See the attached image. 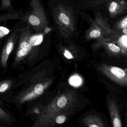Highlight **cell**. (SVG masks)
Returning <instances> with one entry per match:
<instances>
[{
  "label": "cell",
  "instance_id": "obj_14",
  "mask_svg": "<svg viewBox=\"0 0 127 127\" xmlns=\"http://www.w3.org/2000/svg\"><path fill=\"white\" fill-rule=\"evenodd\" d=\"M108 47L110 50L113 53H118L121 51V49L120 47L117 46L113 43L108 44Z\"/></svg>",
  "mask_w": 127,
  "mask_h": 127
},
{
  "label": "cell",
  "instance_id": "obj_21",
  "mask_svg": "<svg viewBox=\"0 0 127 127\" xmlns=\"http://www.w3.org/2000/svg\"><path fill=\"white\" fill-rule=\"evenodd\" d=\"M123 32L125 34V35L127 36V28H123Z\"/></svg>",
  "mask_w": 127,
  "mask_h": 127
},
{
  "label": "cell",
  "instance_id": "obj_6",
  "mask_svg": "<svg viewBox=\"0 0 127 127\" xmlns=\"http://www.w3.org/2000/svg\"><path fill=\"white\" fill-rule=\"evenodd\" d=\"M17 33L14 32L8 38L2 51L0 56V63L3 67H6L9 56L13 50L17 39Z\"/></svg>",
  "mask_w": 127,
  "mask_h": 127
},
{
  "label": "cell",
  "instance_id": "obj_13",
  "mask_svg": "<svg viewBox=\"0 0 127 127\" xmlns=\"http://www.w3.org/2000/svg\"><path fill=\"white\" fill-rule=\"evenodd\" d=\"M119 43L121 47L125 49L127 51V36L126 35L122 36L119 38Z\"/></svg>",
  "mask_w": 127,
  "mask_h": 127
},
{
  "label": "cell",
  "instance_id": "obj_18",
  "mask_svg": "<svg viewBox=\"0 0 127 127\" xmlns=\"http://www.w3.org/2000/svg\"><path fill=\"white\" fill-rule=\"evenodd\" d=\"M10 5V0H2L1 6L3 9L9 7Z\"/></svg>",
  "mask_w": 127,
  "mask_h": 127
},
{
  "label": "cell",
  "instance_id": "obj_19",
  "mask_svg": "<svg viewBox=\"0 0 127 127\" xmlns=\"http://www.w3.org/2000/svg\"><path fill=\"white\" fill-rule=\"evenodd\" d=\"M64 56L66 57L67 59H71L74 58L72 55L71 53L67 50H65L64 53Z\"/></svg>",
  "mask_w": 127,
  "mask_h": 127
},
{
  "label": "cell",
  "instance_id": "obj_12",
  "mask_svg": "<svg viewBox=\"0 0 127 127\" xmlns=\"http://www.w3.org/2000/svg\"><path fill=\"white\" fill-rule=\"evenodd\" d=\"M82 81L81 78L78 76H72L70 79V83L72 85L78 86L81 84Z\"/></svg>",
  "mask_w": 127,
  "mask_h": 127
},
{
  "label": "cell",
  "instance_id": "obj_22",
  "mask_svg": "<svg viewBox=\"0 0 127 127\" xmlns=\"http://www.w3.org/2000/svg\"><path fill=\"white\" fill-rule=\"evenodd\" d=\"M121 3L122 4H124L125 3V2L124 1L122 0L121 1Z\"/></svg>",
  "mask_w": 127,
  "mask_h": 127
},
{
  "label": "cell",
  "instance_id": "obj_11",
  "mask_svg": "<svg viewBox=\"0 0 127 127\" xmlns=\"http://www.w3.org/2000/svg\"><path fill=\"white\" fill-rule=\"evenodd\" d=\"M59 19L62 24L65 26H68L70 25V19L65 13H61L60 14L59 16Z\"/></svg>",
  "mask_w": 127,
  "mask_h": 127
},
{
  "label": "cell",
  "instance_id": "obj_1",
  "mask_svg": "<svg viewBox=\"0 0 127 127\" xmlns=\"http://www.w3.org/2000/svg\"><path fill=\"white\" fill-rule=\"evenodd\" d=\"M80 101L77 93L68 90L56 96L44 109L41 117L43 127H53L54 119L65 115L72 117L80 110Z\"/></svg>",
  "mask_w": 127,
  "mask_h": 127
},
{
  "label": "cell",
  "instance_id": "obj_16",
  "mask_svg": "<svg viewBox=\"0 0 127 127\" xmlns=\"http://www.w3.org/2000/svg\"><path fill=\"white\" fill-rule=\"evenodd\" d=\"M9 30L4 27H0V39L9 33Z\"/></svg>",
  "mask_w": 127,
  "mask_h": 127
},
{
  "label": "cell",
  "instance_id": "obj_20",
  "mask_svg": "<svg viewBox=\"0 0 127 127\" xmlns=\"http://www.w3.org/2000/svg\"><path fill=\"white\" fill-rule=\"evenodd\" d=\"M121 27L122 28H127V18H125L123 21H122L121 24Z\"/></svg>",
  "mask_w": 127,
  "mask_h": 127
},
{
  "label": "cell",
  "instance_id": "obj_7",
  "mask_svg": "<svg viewBox=\"0 0 127 127\" xmlns=\"http://www.w3.org/2000/svg\"><path fill=\"white\" fill-rule=\"evenodd\" d=\"M112 127H122L121 119L118 105L113 100H110L107 102Z\"/></svg>",
  "mask_w": 127,
  "mask_h": 127
},
{
  "label": "cell",
  "instance_id": "obj_9",
  "mask_svg": "<svg viewBox=\"0 0 127 127\" xmlns=\"http://www.w3.org/2000/svg\"><path fill=\"white\" fill-rule=\"evenodd\" d=\"M72 117L65 115H60L57 116L54 119L53 127L62 125L68 121Z\"/></svg>",
  "mask_w": 127,
  "mask_h": 127
},
{
  "label": "cell",
  "instance_id": "obj_5",
  "mask_svg": "<svg viewBox=\"0 0 127 127\" xmlns=\"http://www.w3.org/2000/svg\"><path fill=\"white\" fill-rule=\"evenodd\" d=\"M100 69L113 81L121 86H127V73L124 69L117 66L106 65H101L100 66Z\"/></svg>",
  "mask_w": 127,
  "mask_h": 127
},
{
  "label": "cell",
  "instance_id": "obj_4",
  "mask_svg": "<svg viewBox=\"0 0 127 127\" xmlns=\"http://www.w3.org/2000/svg\"><path fill=\"white\" fill-rule=\"evenodd\" d=\"M51 83L50 80L34 84L22 92L18 97L21 103L33 100L42 95Z\"/></svg>",
  "mask_w": 127,
  "mask_h": 127
},
{
  "label": "cell",
  "instance_id": "obj_3",
  "mask_svg": "<svg viewBox=\"0 0 127 127\" xmlns=\"http://www.w3.org/2000/svg\"><path fill=\"white\" fill-rule=\"evenodd\" d=\"M31 37V33L29 27L22 30L14 61V65L21 62L28 55H30L33 51L34 48L30 42Z\"/></svg>",
  "mask_w": 127,
  "mask_h": 127
},
{
  "label": "cell",
  "instance_id": "obj_2",
  "mask_svg": "<svg viewBox=\"0 0 127 127\" xmlns=\"http://www.w3.org/2000/svg\"><path fill=\"white\" fill-rule=\"evenodd\" d=\"M33 10L28 13L25 21L37 32H41L47 25L44 13L40 3L39 0H31Z\"/></svg>",
  "mask_w": 127,
  "mask_h": 127
},
{
  "label": "cell",
  "instance_id": "obj_10",
  "mask_svg": "<svg viewBox=\"0 0 127 127\" xmlns=\"http://www.w3.org/2000/svg\"><path fill=\"white\" fill-rule=\"evenodd\" d=\"M11 80H6L0 82V93H4L9 90L13 83Z\"/></svg>",
  "mask_w": 127,
  "mask_h": 127
},
{
  "label": "cell",
  "instance_id": "obj_8",
  "mask_svg": "<svg viewBox=\"0 0 127 127\" xmlns=\"http://www.w3.org/2000/svg\"><path fill=\"white\" fill-rule=\"evenodd\" d=\"M82 121L86 127H106L102 119L95 115H88L84 118Z\"/></svg>",
  "mask_w": 127,
  "mask_h": 127
},
{
  "label": "cell",
  "instance_id": "obj_15",
  "mask_svg": "<svg viewBox=\"0 0 127 127\" xmlns=\"http://www.w3.org/2000/svg\"><path fill=\"white\" fill-rule=\"evenodd\" d=\"M101 35V31L99 30H94L89 33V36L92 38H98Z\"/></svg>",
  "mask_w": 127,
  "mask_h": 127
},
{
  "label": "cell",
  "instance_id": "obj_17",
  "mask_svg": "<svg viewBox=\"0 0 127 127\" xmlns=\"http://www.w3.org/2000/svg\"><path fill=\"white\" fill-rule=\"evenodd\" d=\"M118 4L115 1H113L110 4V5L109 10L110 12L113 13L116 11L117 7H118Z\"/></svg>",
  "mask_w": 127,
  "mask_h": 127
}]
</instances>
